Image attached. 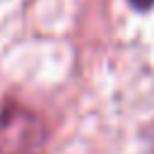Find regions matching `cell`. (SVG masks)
Listing matches in <instances>:
<instances>
[{"instance_id":"6da1fadb","label":"cell","mask_w":154,"mask_h":154,"mask_svg":"<svg viewBox=\"0 0 154 154\" xmlns=\"http://www.w3.org/2000/svg\"><path fill=\"white\" fill-rule=\"evenodd\" d=\"M46 128L24 106L7 103L0 113V154H36L43 147Z\"/></svg>"},{"instance_id":"7a4b0ae2","label":"cell","mask_w":154,"mask_h":154,"mask_svg":"<svg viewBox=\"0 0 154 154\" xmlns=\"http://www.w3.org/2000/svg\"><path fill=\"white\" fill-rule=\"evenodd\" d=\"M130 5L137 7V10H149L154 5V0H130Z\"/></svg>"}]
</instances>
